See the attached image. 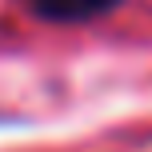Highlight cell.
<instances>
[{
  "label": "cell",
  "mask_w": 152,
  "mask_h": 152,
  "mask_svg": "<svg viewBox=\"0 0 152 152\" xmlns=\"http://www.w3.org/2000/svg\"><path fill=\"white\" fill-rule=\"evenodd\" d=\"M124 0H20L24 12H32L44 24H88L120 8Z\"/></svg>",
  "instance_id": "1"
}]
</instances>
